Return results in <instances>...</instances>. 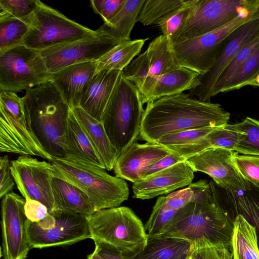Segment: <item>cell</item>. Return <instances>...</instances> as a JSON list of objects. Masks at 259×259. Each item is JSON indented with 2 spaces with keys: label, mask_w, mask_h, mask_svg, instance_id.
I'll return each instance as SVG.
<instances>
[{
  "label": "cell",
  "mask_w": 259,
  "mask_h": 259,
  "mask_svg": "<svg viewBox=\"0 0 259 259\" xmlns=\"http://www.w3.org/2000/svg\"><path fill=\"white\" fill-rule=\"evenodd\" d=\"M231 246L233 259H259L256 228L241 214L233 221Z\"/></svg>",
  "instance_id": "f1b7e54d"
},
{
  "label": "cell",
  "mask_w": 259,
  "mask_h": 259,
  "mask_svg": "<svg viewBox=\"0 0 259 259\" xmlns=\"http://www.w3.org/2000/svg\"><path fill=\"white\" fill-rule=\"evenodd\" d=\"M30 24L8 15H0V52L20 45Z\"/></svg>",
  "instance_id": "e575fe53"
},
{
  "label": "cell",
  "mask_w": 259,
  "mask_h": 259,
  "mask_svg": "<svg viewBox=\"0 0 259 259\" xmlns=\"http://www.w3.org/2000/svg\"><path fill=\"white\" fill-rule=\"evenodd\" d=\"M29 24V31L20 45L40 52L96 32L40 1L30 18Z\"/></svg>",
  "instance_id": "9c48e42d"
},
{
  "label": "cell",
  "mask_w": 259,
  "mask_h": 259,
  "mask_svg": "<svg viewBox=\"0 0 259 259\" xmlns=\"http://www.w3.org/2000/svg\"><path fill=\"white\" fill-rule=\"evenodd\" d=\"M233 160L244 179L253 183H259V156L240 155L235 151Z\"/></svg>",
  "instance_id": "7bdbcfd3"
},
{
  "label": "cell",
  "mask_w": 259,
  "mask_h": 259,
  "mask_svg": "<svg viewBox=\"0 0 259 259\" xmlns=\"http://www.w3.org/2000/svg\"><path fill=\"white\" fill-rule=\"evenodd\" d=\"M228 125L241 133L235 151L243 155L259 156V120L247 117L241 122Z\"/></svg>",
  "instance_id": "836d02e7"
},
{
  "label": "cell",
  "mask_w": 259,
  "mask_h": 259,
  "mask_svg": "<svg viewBox=\"0 0 259 259\" xmlns=\"http://www.w3.org/2000/svg\"><path fill=\"white\" fill-rule=\"evenodd\" d=\"M25 199L17 193L6 195L1 203L2 252L4 259H26L30 246L27 232Z\"/></svg>",
  "instance_id": "9a60e30c"
},
{
  "label": "cell",
  "mask_w": 259,
  "mask_h": 259,
  "mask_svg": "<svg viewBox=\"0 0 259 259\" xmlns=\"http://www.w3.org/2000/svg\"><path fill=\"white\" fill-rule=\"evenodd\" d=\"M10 162L13 179L23 197L40 202L48 208L49 213L54 211L51 163L27 155H21Z\"/></svg>",
  "instance_id": "7c38bea8"
},
{
  "label": "cell",
  "mask_w": 259,
  "mask_h": 259,
  "mask_svg": "<svg viewBox=\"0 0 259 259\" xmlns=\"http://www.w3.org/2000/svg\"><path fill=\"white\" fill-rule=\"evenodd\" d=\"M228 124L215 128L205 136L191 143L165 147L170 152L184 161L211 148H222L235 151L241 133L230 128Z\"/></svg>",
  "instance_id": "603a6c76"
},
{
  "label": "cell",
  "mask_w": 259,
  "mask_h": 259,
  "mask_svg": "<svg viewBox=\"0 0 259 259\" xmlns=\"http://www.w3.org/2000/svg\"><path fill=\"white\" fill-rule=\"evenodd\" d=\"M34 133L53 158L66 156L65 132L70 108L52 81L26 91L22 97Z\"/></svg>",
  "instance_id": "7a4b0ae2"
},
{
  "label": "cell",
  "mask_w": 259,
  "mask_h": 259,
  "mask_svg": "<svg viewBox=\"0 0 259 259\" xmlns=\"http://www.w3.org/2000/svg\"><path fill=\"white\" fill-rule=\"evenodd\" d=\"M24 210L27 220L34 223L44 220L49 214L48 208L44 204L30 198L25 199Z\"/></svg>",
  "instance_id": "681fc988"
},
{
  "label": "cell",
  "mask_w": 259,
  "mask_h": 259,
  "mask_svg": "<svg viewBox=\"0 0 259 259\" xmlns=\"http://www.w3.org/2000/svg\"><path fill=\"white\" fill-rule=\"evenodd\" d=\"M258 11L239 16L223 27L202 36L172 42V50L181 66L200 75L206 73L215 62L232 32L253 19Z\"/></svg>",
  "instance_id": "8fae6325"
},
{
  "label": "cell",
  "mask_w": 259,
  "mask_h": 259,
  "mask_svg": "<svg viewBox=\"0 0 259 259\" xmlns=\"http://www.w3.org/2000/svg\"><path fill=\"white\" fill-rule=\"evenodd\" d=\"M171 40L163 34L149 44L145 51L150 66L148 76L158 77L182 67L175 56Z\"/></svg>",
  "instance_id": "f546056e"
},
{
  "label": "cell",
  "mask_w": 259,
  "mask_h": 259,
  "mask_svg": "<svg viewBox=\"0 0 259 259\" xmlns=\"http://www.w3.org/2000/svg\"><path fill=\"white\" fill-rule=\"evenodd\" d=\"M143 105L139 90L122 71L102 119L118 156L140 135L144 112Z\"/></svg>",
  "instance_id": "5b68a950"
},
{
  "label": "cell",
  "mask_w": 259,
  "mask_h": 259,
  "mask_svg": "<svg viewBox=\"0 0 259 259\" xmlns=\"http://www.w3.org/2000/svg\"><path fill=\"white\" fill-rule=\"evenodd\" d=\"M259 10V0H192L172 42L193 39L218 29L239 16Z\"/></svg>",
  "instance_id": "52a82bcc"
},
{
  "label": "cell",
  "mask_w": 259,
  "mask_h": 259,
  "mask_svg": "<svg viewBox=\"0 0 259 259\" xmlns=\"http://www.w3.org/2000/svg\"><path fill=\"white\" fill-rule=\"evenodd\" d=\"M218 127L193 128L171 133L162 137L157 143L164 147L188 144L205 136Z\"/></svg>",
  "instance_id": "ab89813d"
},
{
  "label": "cell",
  "mask_w": 259,
  "mask_h": 259,
  "mask_svg": "<svg viewBox=\"0 0 259 259\" xmlns=\"http://www.w3.org/2000/svg\"><path fill=\"white\" fill-rule=\"evenodd\" d=\"M54 225L48 229L40 228L27 220V232L31 248L70 245L91 238L88 216L55 210Z\"/></svg>",
  "instance_id": "5bb4252c"
},
{
  "label": "cell",
  "mask_w": 259,
  "mask_h": 259,
  "mask_svg": "<svg viewBox=\"0 0 259 259\" xmlns=\"http://www.w3.org/2000/svg\"><path fill=\"white\" fill-rule=\"evenodd\" d=\"M259 47V33L237 54L218 79L211 97L222 93L228 81L235 74L245 60Z\"/></svg>",
  "instance_id": "74e56055"
},
{
  "label": "cell",
  "mask_w": 259,
  "mask_h": 259,
  "mask_svg": "<svg viewBox=\"0 0 259 259\" xmlns=\"http://www.w3.org/2000/svg\"><path fill=\"white\" fill-rule=\"evenodd\" d=\"M51 77L40 51L18 45L0 52V91H26Z\"/></svg>",
  "instance_id": "30bf717a"
},
{
  "label": "cell",
  "mask_w": 259,
  "mask_h": 259,
  "mask_svg": "<svg viewBox=\"0 0 259 259\" xmlns=\"http://www.w3.org/2000/svg\"><path fill=\"white\" fill-rule=\"evenodd\" d=\"M170 153L157 143L135 141L118 157L113 171L116 177L133 183L144 179L149 168Z\"/></svg>",
  "instance_id": "ac0fdd59"
},
{
  "label": "cell",
  "mask_w": 259,
  "mask_h": 259,
  "mask_svg": "<svg viewBox=\"0 0 259 259\" xmlns=\"http://www.w3.org/2000/svg\"><path fill=\"white\" fill-rule=\"evenodd\" d=\"M145 1L126 0L114 17L98 29L117 44L131 40V32Z\"/></svg>",
  "instance_id": "83f0119b"
},
{
  "label": "cell",
  "mask_w": 259,
  "mask_h": 259,
  "mask_svg": "<svg viewBox=\"0 0 259 259\" xmlns=\"http://www.w3.org/2000/svg\"><path fill=\"white\" fill-rule=\"evenodd\" d=\"M95 249L105 259H127L122 254L104 243L94 240Z\"/></svg>",
  "instance_id": "816d5d0a"
},
{
  "label": "cell",
  "mask_w": 259,
  "mask_h": 259,
  "mask_svg": "<svg viewBox=\"0 0 259 259\" xmlns=\"http://www.w3.org/2000/svg\"><path fill=\"white\" fill-rule=\"evenodd\" d=\"M147 104L139 135L146 142L157 143L163 136L184 130L223 126L230 118L220 104L189 94L165 96Z\"/></svg>",
  "instance_id": "6da1fadb"
},
{
  "label": "cell",
  "mask_w": 259,
  "mask_h": 259,
  "mask_svg": "<svg viewBox=\"0 0 259 259\" xmlns=\"http://www.w3.org/2000/svg\"><path fill=\"white\" fill-rule=\"evenodd\" d=\"M193 192V201L204 203H214L210 183L205 180H200L192 183L189 186Z\"/></svg>",
  "instance_id": "c3c4849f"
},
{
  "label": "cell",
  "mask_w": 259,
  "mask_h": 259,
  "mask_svg": "<svg viewBox=\"0 0 259 259\" xmlns=\"http://www.w3.org/2000/svg\"><path fill=\"white\" fill-rule=\"evenodd\" d=\"M193 197V192L188 187L165 196V204L169 209L179 210L192 202Z\"/></svg>",
  "instance_id": "bcb514c9"
},
{
  "label": "cell",
  "mask_w": 259,
  "mask_h": 259,
  "mask_svg": "<svg viewBox=\"0 0 259 259\" xmlns=\"http://www.w3.org/2000/svg\"><path fill=\"white\" fill-rule=\"evenodd\" d=\"M126 0H92L91 6L100 15L104 23H108L121 8Z\"/></svg>",
  "instance_id": "f6af8a7d"
},
{
  "label": "cell",
  "mask_w": 259,
  "mask_h": 259,
  "mask_svg": "<svg viewBox=\"0 0 259 259\" xmlns=\"http://www.w3.org/2000/svg\"><path fill=\"white\" fill-rule=\"evenodd\" d=\"M225 192L228 201L236 215L242 214L259 229V183L247 181L245 190L233 191L226 189Z\"/></svg>",
  "instance_id": "1f68e13d"
},
{
  "label": "cell",
  "mask_w": 259,
  "mask_h": 259,
  "mask_svg": "<svg viewBox=\"0 0 259 259\" xmlns=\"http://www.w3.org/2000/svg\"><path fill=\"white\" fill-rule=\"evenodd\" d=\"M234 152L225 148H211L187 158L185 162L194 172L207 174L221 188L233 191L245 190L247 181L234 164Z\"/></svg>",
  "instance_id": "e0dca14e"
},
{
  "label": "cell",
  "mask_w": 259,
  "mask_h": 259,
  "mask_svg": "<svg viewBox=\"0 0 259 259\" xmlns=\"http://www.w3.org/2000/svg\"><path fill=\"white\" fill-rule=\"evenodd\" d=\"M200 74L189 69L180 68L157 77L156 83L149 94L142 99L143 104L161 97L182 94L190 90Z\"/></svg>",
  "instance_id": "4316f807"
},
{
  "label": "cell",
  "mask_w": 259,
  "mask_h": 259,
  "mask_svg": "<svg viewBox=\"0 0 259 259\" xmlns=\"http://www.w3.org/2000/svg\"><path fill=\"white\" fill-rule=\"evenodd\" d=\"M188 259H192V257H191V255L188 257Z\"/></svg>",
  "instance_id": "11a10c76"
},
{
  "label": "cell",
  "mask_w": 259,
  "mask_h": 259,
  "mask_svg": "<svg viewBox=\"0 0 259 259\" xmlns=\"http://www.w3.org/2000/svg\"><path fill=\"white\" fill-rule=\"evenodd\" d=\"M96 73L95 62L80 63L52 74L51 81L72 109L79 106L80 100Z\"/></svg>",
  "instance_id": "ffe728a7"
},
{
  "label": "cell",
  "mask_w": 259,
  "mask_h": 259,
  "mask_svg": "<svg viewBox=\"0 0 259 259\" xmlns=\"http://www.w3.org/2000/svg\"><path fill=\"white\" fill-rule=\"evenodd\" d=\"M122 71L101 70L96 73L78 107L102 121L104 112Z\"/></svg>",
  "instance_id": "44dd1931"
},
{
  "label": "cell",
  "mask_w": 259,
  "mask_h": 259,
  "mask_svg": "<svg viewBox=\"0 0 259 259\" xmlns=\"http://www.w3.org/2000/svg\"><path fill=\"white\" fill-rule=\"evenodd\" d=\"M147 40H130L115 46L95 61L96 72L104 70L123 71L141 52Z\"/></svg>",
  "instance_id": "4dcf8cb0"
},
{
  "label": "cell",
  "mask_w": 259,
  "mask_h": 259,
  "mask_svg": "<svg viewBox=\"0 0 259 259\" xmlns=\"http://www.w3.org/2000/svg\"><path fill=\"white\" fill-rule=\"evenodd\" d=\"M72 110L102 159L105 169H113L118 156L102 121L89 115L80 107Z\"/></svg>",
  "instance_id": "cb8c5ba5"
},
{
  "label": "cell",
  "mask_w": 259,
  "mask_h": 259,
  "mask_svg": "<svg viewBox=\"0 0 259 259\" xmlns=\"http://www.w3.org/2000/svg\"><path fill=\"white\" fill-rule=\"evenodd\" d=\"M38 0H0V15H8L29 24Z\"/></svg>",
  "instance_id": "f35d334b"
},
{
  "label": "cell",
  "mask_w": 259,
  "mask_h": 259,
  "mask_svg": "<svg viewBox=\"0 0 259 259\" xmlns=\"http://www.w3.org/2000/svg\"><path fill=\"white\" fill-rule=\"evenodd\" d=\"M52 187L55 210L86 216H89L95 212L88 196L73 184L54 177L52 179Z\"/></svg>",
  "instance_id": "484cf974"
},
{
  "label": "cell",
  "mask_w": 259,
  "mask_h": 259,
  "mask_svg": "<svg viewBox=\"0 0 259 259\" xmlns=\"http://www.w3.org/2000/svg\"><path fill=\"white\" fill-rule=\"evenodd\" d=\"M117 44L98 29L92 35L40 51L49 73L53 74L69 66L95 62Z\"/></svg>",
  "instance_id": "4fadbf2b"
},
{
  "label": "cell",
  "mask_w": 259,
  "mask_h": 259,
  "mask_svg": "<svg viewBox=\"0 0 259 259\" xmlns=\"http://www.w3.org/2000/svg\"><path fill=\"white\" fill-rule=\"evenodd\" d=\"M233 221L214 203L191 202L179 210L157 236L181 238L193 244L206 240L231 247Z\"/></svg>",
  "instance_id": "277c9868"
},
{
  "label": "cell",
  "mask_w": 259,
  "mask_h": 259,
  "mask_svg": "<svg viewBox=\"0 0 259 259\" xmlns=\"http://www.w3.org/2000/svg\"><path fill=\"white\" fill-rule=\"evenodd\" d=\"M192 1L188 0L183 6L171 13L159 24L162 34L171 40L188 14Z\"/></svg>",
  "instance_id": "ee69618b"
},
{
  "label": "cell",
  "mask_w": 259,
  "mask_h": 259,
  "mask_svg": "<svg viewBox=\"0 0 259 259\" xmlns=\"http://www.w3.org/2000/svg\"><path fill=\"white\" fill-rule=\"evenodd\" d=\"M66 156L105 169V165L71 109L65 132Z\"/></svg>",
  "instance_id": "7402d4cb"
},
{
  "label": "cell",
  "mask_w": 259,
  "mask_h": 259,
  "mask_svg": "<svg viewBox=\"0 0 259 259\" xmlns=\"http://www.w3.org/2000/svg\"><path fill=\"white\" fill-rule=\"evenodd\" d=\"M194 172L185 161L177 163L133 183V197L145 200L169 194L191 184Z\"/></svg>",
  "instance_id": "d6986e66"
},
{
  "label": "cell",
  "mask_w": 259,
  "mask_h": 259,
  "mask_svg": "<svg viewBox=\"0 0 259 259\" xmlns=\"http://www.w3.org/2000/svg\"><path fill=\"white\" fill-rule=\"evenodd\" d=\"M193 244L185 239L169 237H148L144 249L127 259H188Z\"/></svg>",
  "instance_id": "d4e9b609"
},
{
  "label": "cell",
  "mask_w": 259,
  "mask_h": 259,
  "mask_svg": "<svg viewBox=\"0 0 259 259\" xmlns=\"http://www.w3.org/2000/svg\"><path fill=\"white\" fill-rule=\"evenodd\" d=\"M183 161H185L184 159L170 152L168 155L155 162L149 168L144 179Z\"/></svg>",
  "instance_id": "f907efd6"
},
{
  "label": "cell",
  "mask_w": 259,
  "mask_h": 259,
  "mask_svg": "<svg viewBox=\"0 0 259 259\" xmlns=\"http://www.w3.org/2000/svg\"><path fill=\"white\" fill-rule=\"evenodd\" d=\"M150 69L149 60L145 52L133 60L122 71L125 77L140 91L149 75Z\"/></svg>",
  "instance_id": "b9f144b4"
},
{
  "label": "cell",
  "mask_w": 259,
  "mask_h": 259,
  "mask_svg": "<svg viewBox=\"0 0 259 259\" xmlns=\"http://www.w3.org/2000/svg\"><path fill=\"white\" fill-rule=\"evenodd\" d=\"M178 211L166 206L165 196L158 197L150 217L144 225L148 237L159 235L171 221Z\"/></svg>",
  "instance_id": "8d00e7d4"
},
{
  "label": "cell",
  "mask_w": 259,
  "mask_h": 259,
  "mask_svg": "<svg viewBox=\"0 0 259 259\" xmlns=\"http://www.w3.org/2000/svg\"><path fill=\"white\" fill-rule=\"evenodd\" d=\"M188 0H145L137 22L144 26L159 24L167 16L183 6Z\"/></svg>",
  "instance_id": "d6a6232c"
},
{
  "label": "cell",
  "mask_w": 259,
  "mask_h": 259,
  "mask_svg": "<svg viewBox=\"0 0 259 259\" xmlns=\"http://www.w3.org/2000/svg\"><path fill=\"white\" fill-rule=\"evenodd\" d=\"M54 177L73 184L88 197L95 211L118 207L129 196L123 179L112 176L105 169L67 157L51 161Z\"/></svg>",
  "instance_id": "3957f363"
},
{
  "label": "cell",
  "mask_w": 259,
  "mask_h": 259,
  "mask_svg": "<svg viewBox=\"0 0 259 259\" xmlns=\"http://www.w3.org/2000/svg\"><path fill=\"white\" fill-rule=\"evenodd\" d=\"M15 182L11 170V162L7 155L0 158V198L11 192Z\"/></svg>",
  "instance_id": "7dc6e473"
},
{
  "label": "cell",
  "mask_w": 259,
  "mask_h": 259,
  "mask_svg": "<svg viewBox=\"0 0 259 259\" xmlns=\"http://www.w3.org/2000/svg\"><path fill=\"white\" fill-rule=\"evenodd\" d=\"M88 221L92 240L104 243L126 257L139 253L147 244L144 225L128 207L96 211L88 216Z\"/></svg>",
  "instance_id": "8992f818"
},
{
  "label": "cell",
  "mask_w": 259,
  "mask_h": 259,
  "mask_svg": "<svg viewBox=\"0 0 259 259\" xmlns=\"http://www.w3.org/2000/svg\"><path fill=\"white\" fill-rule=\"evenodd\" d=\"M0 151L53 159L33 131L22 98L0 91Z\"/></svg>",
  "instance_id": "ba28073f"
},
{
  "label": "cell",
  "mask_w": 259,
  "mask_h": 259,
  "mask_svg": "<svg viewBox=\"0 0 259 259\" xmlns=\"http://www.w3.org/2000/svg\"><path fill=\"white\" fill-rule=\"evenodd\" d=\"M259 33V11L251 20L233 31L215 62L205 74L199 75L189 94L210 102L213 88L222 74L239 51Z\"/></svg>",
  "instance_id": "2e32d148"
},
{
  "label": "cell",
  "mask_w": 259,
  "mask_h": 259,
  "mask_svg": "<svg viewBox=\"0 0 259 259\" xmlns=\"http://www.w3.org/2000/svg\"><path fill=\"white\" fill-rule=\"evenodd\" d=\"M248 85L259 87V74L253 81L249 83Z\"/></svg>",
  "instance_id": "db71d44e"
},
{
  "label": "cell",
  "mask_w": 259,
  "mask_h": 259,
  "mask_svg": "<svg viewBox=\"0 0 259 259\" xmlns=\"http://www.w3.org/2000/svg\"><path fill=\"white\" fill-rule=\"evenodd\" d=\"M259 74V47L245 60L222 93L248 85Z\"/></svg>",
  "instance_id": "d590c367"
},
{
  "label": "cell",
  "mask_w": 259,
  "mask_h": 259,
  "mask_svg": "<svg viewBox=\"0 0 259 259\" xmlns=\"http://www.w3.org/2000/svg\"><path fill=\"white\" fill-rule=\"evenodd\" d=\"M192 259H233L230 247L224 243L202 241L193 244Z\"/></svg>",
  "instance_id": "60d3db41"
},
{
  "label": "cell",
  "mask_w": 259,
  "mask_h": 259,
  "mask_svg": "<svg viewBox=\"0 0 259 259\" xmlns=\"http://www.w3.org/2000/svg\"><path fill=\"white\" fill-rule=\"evenodd\" d=\"M87 259H105L95 249L91 254L88 255Z\"/></svg>",
  "instance_id": "f5cc1de1"
}]
</instances>
